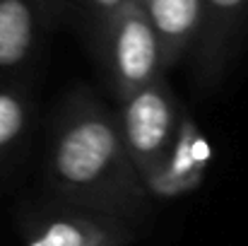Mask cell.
<instances>
[{"label":"cell","mask_w":248,"mask_h":246,"mask_svg":"<svg viewBox=\"0 0 248 246\" xmlns=\"http://www.w3.org/2000/svg\"><path fill=\"white\" fill-rule=\"evenodd\" d=\"M48 174L58 193L106 217L138 210L150 191L128 155L118 114L89 94L73 97L61 111Z\"/></svg>","instance_id":"obj_1"},{"label":"cell","mask_w":248,"mask_h":246,"mask_svg":"<svg viewBox=\"0 0 248 246\" xmlns=\"http://www.w3.org/2000/svg\"><path fill=\"white\" fill-rule=\"evenodd\" d=\"M181 118L183 114H178L173 94L159 78L121 101L118 121L123 140L145 183H150L169 160L178 138Z\"/></svg>","instance_id":"obj_2"},{"label":"cell","mask_w":248,"mask_h":246,"mask_svg":"<svg viewBox=\"0 0 248 246\" xmlns=\"http://www.w3.org/2000/svg\"><path fill=\"white\" fill-rule=\"evenodd\" d=\"M106 61L113 92L121 101L159 78V68L164 66L162 46L147 12L135 2H128L113 15Z\"/></svg>","instance_id":"obj_3"},{"label":"cell","mask_w":248,"mask_h":246,"mask_svg":"<svg viewBox=\"0 0 248 246\" xmlns=\"http://www.w3.org/2000/svg\"><path fill=\"white\" fill-rule=\"evenodd\" d=\"M207 162H210L207 140L202 138L193 118L183 114L173 150L162 166V171L147 183V188L162 196H178V193L193 191L202 181Z\"/></svg>","instance_id":"obj_4"},{"label":"cell","mask_w":248,"mask_h":246,"mask_svg":"<svg viewBox=\"0 0 248 246\" xmlns=\"http://www.w3.org/2000/svg\"><path fill=\"white\" fill-rule=\"evenodd\" d=\"M130 232L116 217H61L48 222L27 246H125Z\"/></svg>","instance_id":"obj_5"},{"label":"cell","mask_w":248,"mask_h":246,"mask_svg":"<svg viewBox=\"0 0 248 246\" xmlns=\"http://www.w3.org/2000/svg\"><path fill=\"white\" fill-rule=\"evenodd\" d=\"M147 17L162 46V63L171 66L200 27L202 0H147Z\"/></svg>","instance_id":"obj_6"},{"label":"cell","mask_w":248,"mask_h":246,"mask_svg":"<svg viewBox=\"0 0 248 246\" xmlns=\"http://www.w3.org/2000/svg\"><path fill=\"white\" fill-rule=\"evenodd\" d=\"M34 44V15L27 0H0V70L17 68Z\"/></svg>","instance_id":"obj_7"},{"label":"cell","mask_w":248,"mask_h":246,"mask_svg":"<svg viewBox=\"0 0 248 246\" xmlns=\"http://www.w3.org/2000/svg\"><path fill=\"white\" fill-rule=\"evenodd\" d=\"M29 123L27 97L15 89H0V157H5L24 135Z\"/></svg>","instance_id":"obj_8"},{"label":"cell","mask_w":248,"mask_h":246,"mask_svg":"<svg viewBox=\"0 0 248 246\" xmlns=\"http://www.w3.org/2000/svg\"><path fill=\"white\" fill-rule=\"evenodd\" d=\"M92 2L101 10H123L128 5V0H92Z\"/></svg>","instance_id":"obj_9"},{"label":"cell","mask_w":248,"mask_h":246,"mask_svg":"<svg viewBox=\"0 0 248 246\" xmlns=\"http://www.w3.org/2000/svg\"><path fill=\"white\" fill-rule=\"evenodd\" d=\"M145 2H147V0H145Z\"/></svg>","instance_id":"obj_10"}]
</instances>
